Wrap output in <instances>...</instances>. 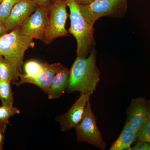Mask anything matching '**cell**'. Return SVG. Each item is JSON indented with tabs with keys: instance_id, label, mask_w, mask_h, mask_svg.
<instances>
[{
	"instance_id": "obj_1",
	"label": "cell",
	"mask_w": 150,
	"mask_h": 150,
	"mask_svg": "<svg viewBox=\"0 0 150 150\" xmlns=\"http://www.w3.org/2000/svg\"><path fill=\"white\" fill-rule=\"evenodd\" d=\"M96 51L95 48L88 57H77L70 71L68 93L77 91L92 95L96 90L100 78V71L97 67Z\"/></svg>"
},
{
	"instance_id": "obj_2",
	"label": "cell",
	"mask_w": 150,
	"mask_h": 150,
	"mask_svg": "<svg viewBox=\"0 0 150 150\" xmlns=\"http://www.w3.org/2000/svg\"><path fill=\"white\" fill-rule=\"evenodd\" d=\"M69 8L71 26L69 33L74 35L77 44V57L86 58L94 48V25L88 23L81 13L79 5L75 0H66Z\"/></svg>"
},
{
	"instance_id": "obj_3",
	"label": "cell",
	"mask_w": 150,
	"mask_h": 150,
	"mask_svg": "<svg viewBox=\"0 0 150 150\" xmlns=\"http://www.w3.org/2000/svg\"><path fill=\"white\" fill-rule=\"evenodd\" d=\"M35 45L33 39L22 34L17 27L0 38V55L22 73L25 53Z\"/></svg>"
},
{
	"instance_id": "obj_4",
	"label": "cell",
	"mask_w": 150,
	"mask_h": 150,
	"mask_svg": "<svg viewBox=\"0 0 150 150\" xmlns=\"http://www.w3.org/2000/svg\"><path fill=\"white\" fill-rule=\"evenodd\" d=\"M81 13L88 23L94 25L103 16L123 18L127 10V0H96L85 5H79Z\"/></svg>"
},
{
	"instance_id": "obj_5",
	"label": "cell",
	"mask_w": 150,
	"mask_h": 150,
	"mask_svg": "<svg viewBox=\"0 0 150 150\" xmlns=\"http://www.w3.org/2000/svg\"><path fill=\"white\" fill-rule=\"evenodd\" d=\"M67 6L66 0L54 2L48 6V25L43 40L46 45L58 38L69 36L65 27L68 17Z\"/></svg>"
},
{
	"instance_id": "obj_6",
	"label": "cell",
	"mask_w": 150,
	"mask_h": 150,
	"mask_svg": "<svg viewBox=\"0 0 150 150\" xmlns=\"http://www.w3.org/2000/svg\"><path fill=\"white\" fill-rule=\"evenodd\" d=\"M74 129L79 142H86L101 150L105 149L107 146L98 127L96 118L92 110L90 100L86 106L82 119Z\"/></svg>"
},
{
	"instance_id": "obj_7",
	"label": "cell",
	"mask_w": 150,
	"mask_h": 150,
	"mask_svg": "<svg viewBox=\"0 0 150 150\" xmlns=\"http://www.w3.org/2000/svg\"><path fill=\"white\" fill-rule=\"evenodd\" d=\"M48 22V6H37L34 11L18 28L22 34L43 41Z\"/></svg>"
},
{
	"instance_id": "obj_8",
	"label": "cell",
	"mask_w": 150,
	"mask_h": 150,
	"mask_svg": "<svg viewBox=\"0 0 150 150\" xmlns=\"http://www.w3.org/2000/svg\"><path fill=\"white\" fill-rule=\"evenodd\" d=\"M80 96L65 114L57 118L61 130L67 132L75 128L82 119L86 106L91 95L80 93Z\"/></svg>"
},
{
	"instance_id": "obj_9",
	"label": "cell",
	"mask_w": 150,
	"mask_h": 150,
	"mask_svg": "<svg viewBox=\"0 0 150 150\" xmlns=\"http://www.w3.org/2000/svg\"><path fill=\"white\" fill-rule=\"evenodd\" d=\"M149 113V101L143 97L134 98L127 109V121L138 133L147 120Z\"/></svg>"
},
{
	"instance_id": "obj_10",
	"label": "cell",
	"mask_w": 150,
	"mask_h": 150,
	"mask_svg": "<svg viewBox=\"0 0 150 150\" xmlns=\"http://www.w3.org/2000/svg\"><path fill=\"white\" fill-rule=\"evenodd\" d=\"M37 4L33 0H21L17 3L4 25L8 32L19 27L35 10Z\"/></svg>"
},
{
	"instance_id": "obj_11",
	"label": "cell",
	"mask_w": 150,
	"mask_h": 150,
	"mask_svg": "<svg viewBox=\"0 0 150 150\" xmlns=\"http://www.w3.org/2000/svg\"><path fill=\"white\" fill-rule=\"evenodd\" d=\"M62 66L60 63L48 64L46 62L45 69L39 76L35 78H29L21 73L19 80L15 85L18 86L24 83L32 84L47 93L55 75Z\"/></svg>"
},
{
	"instance_id": "obj_12",
	"label": "cell",
	"mask_w": 150,
	"mask_h": 150,
	"mask_svg": "<svg viewBox=\"0 0 150 150\" xmlns=\"http://www.w3.org/2000/svg\"><path fill=\"white\" fill-rule=\"evenodd\" d=\"M69 78V70L62 66L55 75L47 93L49 99H58L61 97L68 88Z\"/></svg>"
},
{
	"instance_id": "obj_13",
	"label": "cell",
	"mask_w": 150,
	"mask_h": 150,
	"mask_svg": "<svg viewBox=\"0 0 150 150\" xmlns=\"http://www.w3.org/2000/svg\"><path fill=\"white\" fill-rule=\"evenodd\" d=\"M138 133L126 121L119 137L112 144L110 150H128L134 142L137 141Z\"/></svg>"
},
{
	"instance_id": "obj_14",
	"label": "cell",
	"mask_w": 150,
	"mask_h": 150,
	"mask_svg": "<svg viewBox=\"0 0 150 150\" xmlns=\"http://www.w3.org/2000/svg\"><path fill=\"white\" fill-rule=\"evenodd\" d=\"M21 73L4 57L0 55V80L8 81L15 85L18 81Z\"/></svg>"
},
{
	"instance_id": "obj_15",
	"label": "cell",
	"mask_w": 150,
	"mask_h": 150,
	"mask_svg": "<svg viewBox=\"0 0 150 150\" xmlns=\"http://www.w3.org/2000/svg\"><path fill=\"white\" fill-rule=\"evenodd\" d=\"M20 113L19 110L13 106L2 105L0 106V130L4 133L9 123V118Z\"/></svg>"
},
{
	"instance_id": "obj_16",
	"label": "cell",
	"mask_w": 150,
	"mask_h": 150,
	"mask_svg": "<svg viewBox=\"0 0 150 150\" xmlns=\"http://www.w3.org/2000/svg\"><path fill=\"white\" fill-rule=\"evenodd\" d=\"M8 81L0 80V99L2 105L13 106V93Z\"/></svg>"
},
{
	"instance_id": "obj_17",
	"label": "cell",
	"mask_w": 150,
	"mask_h": 150,
	"mask_svg": "<svg viewBox=\"0 0 150 150\" xmlns=\"http://www.w3.org/2000/svg\"><path fill=\"white\" fill-rule=\"evenodd\" d=\"M46 64V63H41L36 60H30L24 64V74L29 78L36 77L43 71Z\"/></svg>"
},
{
	"instance_id": "obj_18",
	"label": "cell",
	"mask_w": 150,
	"mask_h": 150,
	"mask_svg": "<svg viewBox=\"0 0 150 150\" xmlns=\"http://www.w3.org/2000/svg\"><path fill=\"white\" fill-rule=\"evenodd\" d=\"M21 0H3L0 5V23L4 24L17 3Z\"/></svg>"
},
{
	"instance_id": "obj_19",
	"label": "cell",
	"mask_w": 150,
	"mask_h": 150,
	"mask_svg": "<svg viewBox=\"0 0 150 150\" xmlns=\"http://www.w3.org/2000/svg\"><path fill=\"white\" fill-rule=\"evenodd\" d=\"M137 140L139 142H144L150 143V110L147 120L142 127V129L138 133Z\"/></svg>"
},
{
	"instance_id": "obj_20",
	"label": "cell",
	"mask_w": 150,
	"mask_h": 150,
	"mask_svg": "<svg viewBox=\"0 0 150 150\" xmlns=\"http://www.w3.org/2000/svg\"><path fill=\"white\" fill-rule=\"evenodd\" d=\"M128 150H150V143L139 142L133 147H130Z\"/></svg>"
},
{
	"instance_id": "obj_21",
	"label": "cell",
	"mask_w": 150,
	"mask_h": 150,
	"mask_svg": "<svg viewBox=\"0 0 150 150\" xmlns=\"http://www.w3.org/2000/svg\"><path fill=\"white\" fill-rule=\"evenodd\" d=\"M38 6H48L53 3V0H33Z\"/></svg>"
},
{
	"instance_id": "obj_22",
	"label": "cell",
	"mask_w": 150,
	"mask_h": 150,
	"mask_svg": "<svg viewBox=\"0 0 150 150\" xmlns=\"http://www.w3.org/2000/svg\"><path fill=\"white\" fill-rule=\"evenodd\" d=\"M8 32L4 25L2 23H0V38Z\"/></svg>"
},
{
	"instance_id": "obj_23",
	"label": "cell",
	"mask_w": 150,
	"mask_h": 150,
	"mask_svg": "<svg viewBox=\"0 0 150 150\" xmlns=\"http://www.w3.org/2000/svg\"><path fill=\"white\" fill-rule=\"evenodd\" d=\"M79 5L87 4L96 0H75Z\"/></svg>"
},
{
	"instance_id": "obj_24",
	"label": "cell",
	"mask_w": 150,
	"mask_h": 150,
	"mask_svg": "<svg viewBox=\"0 0 150 150\" xmlns=\"http://www.w3.org/2000/svg\"><path fill=\"white\" fill-rule=\"evenodd\" d=\"M3 141V137L1 134V131H0V149H2V143Z\"/></svg>"
},
{
	"instance_id": "obj_25",
	"label": "cell",
	"mask_w": 150,
	"mask_h": 150,
	"mask_svg": "<svg viewBox=\"0 0 150 150\" xmlns=\"http://www.w3.org/2000/svg\"><path fill=\"white\" fill-rule=\"evenodd\" d=\"M62 1V0H53V3L54 2L58 1Z\"/></svg>"
},
{
	"instance_id": "obj_26",
	"label": "cell",
	"mask_w": 150,
	"mask_h": 150,
	"mask_svg": "<svg viewBox=\"0 0 150 150\" xmlns=\"http://www.w3.org/2000/svg\"><path fill=\"white\" fill-rule=\"evenodd\" d=\"M149 108L150 110V100L149 101Z\"/></svg>"
},
{
	"instance_id": "obj_27",
	"label": "cell",
	"mask_w": 150,
	"mask_h": 150,
	"mask_svg": "<svg viewBox=\"0 0 150 150\" xmlns=\"http://www.w3.org/2000/svg\"><path fill=\"white\" fill-rule=\"evenodd\" d=\"M3 0H0V5H1V3L2 2Z\"/></svg>"
},
{
	"instance_id": "obj_28",
	"label": "cell",
	"mask_w": 150,
	"mask_h": 150,
	"mask_svg": "<svg viewBox=\"0 0 150 150\" xmlns=\"http://www.w3.org/2000/svg\"></svg>"
}]
</instances>
